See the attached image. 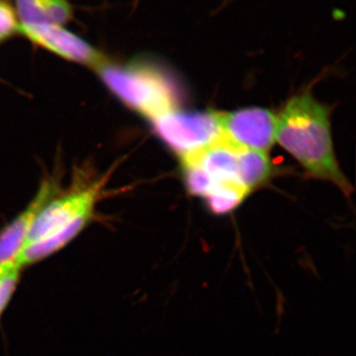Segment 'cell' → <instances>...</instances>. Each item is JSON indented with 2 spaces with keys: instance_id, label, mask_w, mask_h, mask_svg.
<instances>
[{
  "instance_id": "obj_1",
  "label": "cell",
  "mask_w": 356,
  "mask_h": 356,
  "mask_svg": "<svg viewBox=\"0 0 356 356\" xmlns=\"http://www.w3.org/2000/svg\"><path fill=\"white\" fill-rule=\"evenodd\" d=\"M276 140L310 177L332 182L350 195V182L334 154L330 110L310 91L293 96L278 115Z\"/></svg>"
},
{
  "instance_id": "obj_2",
  "label": "cell",
  "mask_w": 356,
  "mask_h": 356,
  "mask_svg": "<svg viewBox=\"0 0 356 356\" xmlns=\"http://www.w3.org/2000/svg\"><path fill=\"white\" fill-rule=\"evenodd\" d=\"M96 72L122 102L151 121L177 109L172 81L154 65L142 62L118 65L108 60Z\"/></svg>"
},
{
  "instance_id": "obj_3",
  "label": "cell",
  "mask_w": 356,
  "mask_h": 356,
  "mask_svg": "<svg viewBox=\"0 0 356 356\" xmlns=\"http://www.w3.org/2000/svg\"><path fill=\"white\" fill-rule=\"evenodd\" d=\"M154 130L181 156L195 153L222 137L217 113L170 110L152 121Z\"/></svg>"
},
{
  "instance_id": "obj_4",
  "label": "cell",
  "mask_w": 356,
  "mask_h": 356,
  "mask_svg": "<svg viewBox=\"0 0 356 356\" xmlns=\"http://www.w3.org/2000/svg\"><path fill=\"white\" fill-rule=\"evenodd\" d=\"M104 184L105 179H102L86 188L51 199L35 219L24 248L64 229L76 220L92 218Z\"/></svg>"
},
{
  "instance_id": "obj_5",
  "label": "cell",
  "mask_w": 356,
  "mask_h": 356,
  "mask_svg": "<svg viewBox=\"0 0 356 356\" xmlns=\"http://www.w3.org/2000/svg\"><path fill=\"white\" fill-rule=\"evenodd\" d=\"M217 116L222 137L236 146L266 153L275 143L277 116L269 110L252 107Z\"/></svg>"
},
{
  "instance_id": "obj_6",
  "label": "cell",
  "mask_w": 356,
  "mask_h": 356,
  "mask_svg": "<svg viewBox=\"0 0 356 356\" xmlns=\"http://www.w3.org/2000/svg\"><path fill=\"white\" fill-rule=\"evenodd\" d=\"M18 33L40 48L90 69L97 70L109 60L102 51L62 25H19Z\"/></svg>"
},
{
  "instance_id": "obj_7",
  "label": "cell",
  "mask_w": 356,
  "mask_h": 356,
  "mask_svg": "<svg viewBox=\"0 0 356 356\" xmlns=\"http://www.w3.org/2000/svg\"><path fill=\"white\" fill-rule=\"evenodd\" d=\"M57 191V184L47 179L40 187L36 196L13 222L0 233V266L13 264L24 248L35 219L44 205L54 198Z\"/></svg>"
},
{
  "instance_id": "obj_8",
  "label": "cell",
  "mask_w": 356,
  "mask_h": 356,
  "mask_svg": "<svg viewBox=\"0 0 356 356\" xmlns=\"http://www.w3.org/2000/svg\"><path fill=\"white\" fill-rule=\"evenodd\" d=\"M15 7L19 25L64 26L74 15L69 0H15Z\"/></svg>"
},
{
  "instance_id": "obj_9",
  "label": "cell",
  "mask_w": 356,
  "mask_h": 356,
  "mask_svg": "<svg viewBox=\"0 0 356 356\" xmlns=\"http://www.w3.org/2000/svg\"><path fill=\"white\" fill-rule=\"evenodd\" d=\"M91 218H81V219L72 222L69 226L65 227L64 229H60L42 240L37 241V242L30 243L21 250L19 255L16 257L13 264L19 268H22V267L31 266L36 262L43 261L46 257L55 254L65 247L67 243L72 242L86 228Z\"/></svg>"
},
{
  "instance_id": "obj_10",
  "label": "cell",
  "mask_w": 356,
  "mask_h": 356,
  "mask_svg": "<svg viewBox=\"0 0 356 356\" xmlns=\"http://www.w3.org/2000/svg\"><path fill=\"white\" fill-rule=\"evenodd\" d=\"M273 172V165L264 152L254 149H241L240 152V181L241 184L252 191L267 181Z\"/></svg>"
},
{
  "instance_id": "obj_11",
  "label": "cell",
  "mask_w": 356,
  "mask_h": 356,
  "mask_svg": "<svg viewBox=\"0 0 356 356\" xmlns=\"http://www.w3.org/2000/svg\"><path fill=\"white\" fill-rule=\"evenodd\" d=\"M248 191L236 184H221L208 196L207 205L215 214H228L245 200Z\"/></svg>"
},
{
  "instance_id": "obj_12",
  "label": "cell",
  "mask_w": 356,
  "mask_h": 356,
  "mask_svg": "<svg viewBox=\"0 0 356 356\" xmlns=\"http://www.w3.org/2000/svg\"><path fill=\"white\" fill-rule=\"evenodd\" d=\"M19 21L15 9L4 0H0V42L18 33Z\"/></svg>"
},
{
  "instance_id": "obj_13",
  "label": "cell",
  "mask_w": 356,
  "mask_h": 356,
  "mask_svg": "<svg viewBox=\"0 0 356 356\" xmlns=\"http://www.w3.org/2000/svg\"><path fill=\"white\" fill-rule=\"evenodd\" d=\"M21 268L14 266L0 281V316L2 315L9 301L13 298L20 278Z\"/></svg>"
},
{
  "instance_id": "obj_14",
  "label": "cell",
  "mask_w": 356,
  "mask_h": 356,
  "mask_svg": "<svg viewBox=\"0 0 356 356\" xmlns=\"http://www.w3.org/2000/svg\"><path fill=\"white\" fill-rule=\"evenodd\" d=\"M14 266H14L13 264H1V266H0V281L3 280L4 276H6Z\"/></svg>"
},
{
  "instance_id": "obj_15",
  "label": "cell",
  "mask_w": 356,
  "mask_h": 356,
  "mask_svg": "<svg viewBox=\"0 0 356 356\" xmlns=\"http://www.w3.org/2000/svg\"><path fill=\"white\" fill-rule=\"evenodd\" d=\"M136 1H139V0H136Z\"/></svg>"
}]
</instances>
